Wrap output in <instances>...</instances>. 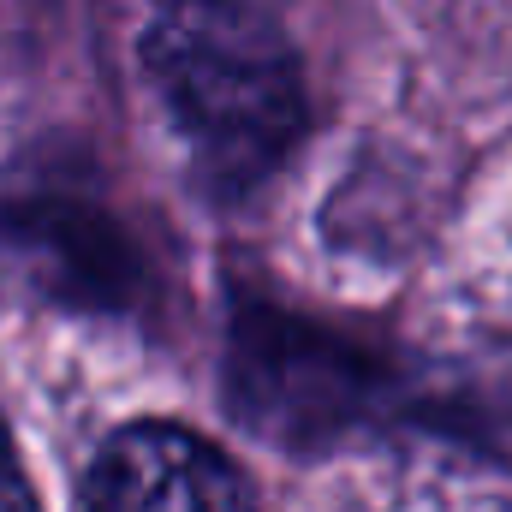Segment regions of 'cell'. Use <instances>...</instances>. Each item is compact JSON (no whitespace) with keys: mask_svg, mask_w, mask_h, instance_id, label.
<instances>
[{"mask_svg":"<svg viewBox=\"0 0 512 512\" xmlns=\"http://www.w3.org/2000/svg\"><path fill=\"white\" fill-rule=\"evenodd\" d=\"M149 78L185 143L227 179L268 173L304 120L286 42L239 0H179L149 30Z\"/></svg>","mask_w":512,"mask_h":512,"instance_id":"1","label":"cell"},{"mask_svg":"<svg viewBox=\"0 0 512 512\" xmlns=\"http://www.w3.org/2000/svg\"><path fill=\"white\" fill-rule=\"evenodd\" d=\"M90 512H256V495L215 441L179 423H131L90 471Z\"/></svg>","mask_w":512,"mask_h":512,"instance_id":"2","label":"cell"},{"mask_svg":"<svg viewBox=\"0 0 512 512\" xmlns=\"http://www.w3.org/2000/svg\"><path fill=\"white\" fill-rule=\"evenodd\" d=\"M0 512H42L18 453H12V441H6V423H0Z\"/></svg>","mask_w":512,"mask_h":512,"instance_id":"3","label":"cell"}]
</instances>
